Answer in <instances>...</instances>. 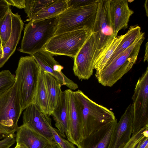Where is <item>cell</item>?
I'll list each match as a JSON object with an SVG mask.
<instances>
[{
  "label": "cell",
  "mask_w": 148,
  "mask_h": 148,
  "mask_svg": "<svg viewBox=\"0 0 148 148\" xmlns=\"http://www.w3.org/2000/svg\"><path fill=\"white\" fill-rule=\"evenodd\" d=\"M15 82V76L9 70L0 72V96L10 89Z\"/></svg>",
  "instance_id": "cell-27"
},
{
  "label": "cell",
  "mask_w": 148,
  "mask_h": 148,
  "mask_svg": "<svg viewBox=\"0 0 148 148\" xmlns=\"http://www.w3.org/2000/svg\"><path fill=\"white\" fill-rule=\"evenodd\" d=\"M54 0H25V11L29 19Z\"/></svg>",
  "instance_id": "cell-26"
},
{
  "label": "cell",
  "mask_w": 148,
  "mask_h": 148,
  "mask_svg": "<svg viewBox=\"0 0 148 148\" xmlns=\"http://www.w3.org/2000/svg\"><path fill=\"white\" fill-rule=\"evenodd\" d=\"M110 11L114 35L116 38L119 31L127 27L134 11L129 8L127 1L125 0H110Z\"/></svg>",
  "instance_id": "cell-15"
},
{
  "label": "cell",
  "mask_w": 148,
  "mask_h": 148,
  "mask_svg": "<svg viewBox=\"0 0 148 148\" xmlns=\"http://www.w3.org/2000/svg\"><path fill=\"white\" fill-rule=\"evenodd\" d=\"M133 117L132 135L148 126V67L138 79L132 97Z\"/></svg>",
  "instance_id": "cell-9"
},
{
  "label": "cell",
  "mask_w": 148,
  "mask_h": 148,
  "mask_svg": "<svg viewBox=\"0 0 148 148\" xmlns=\"http://www.w3.org/2000/svg\"><path fill=\"white\" fill-rule=\"evenodd\" d=\"M3 50L2 46L0 44V59L2 58L3 56Z\"/></svg>",
  "instance_id": "cell-37"
},
{
  "label": "cell",
  "mask_w": 148,
  "mask_h": 148,
  "mask_svg": "<svg viewBox=\"0 0 148 148\" xmlns=\"http://www.w3.org/2000/svg\"><path fill=\"white\" fill-rule=\"evenodd\" d=\"M110 0H97L96 17L92 33L96 46L95 60L102 49L115 38L110 11Z\"/></svg>",
  "instance_id": "cell-8"
},
{
  "label": "cell",
  "mask_w": 148,
  "mask_h": 148,
  "mask_svg": "<svg viewBox=\"0 0 148 148\" xmlns=\"http://www.w3.org/2000/svg\"><path fill=\"white\" fill-rule=\"evenodd\" d=\"M40 70V67L32 56L20 58L15 77L22 111L33 103Z\"/></svg>",
  "instance_id": "cell-3"
},
{
  "label": "cell",
  "mask_w": 148,
  "mask_h": 148,
  "mask_svg": "<svg viewBox=\"0 0 148 148\" xmlns=\"http://www.w3.org/2000/svg\"><path fill=\"white\" fill-rule=\"evenodd\" d=\"M148 0H146L144 3V7L145 9L146 15L147 16H148Z\"/></svg>",
  "instance_id": "cell-36"
},
{
  "label": "cell",
  "mask_w": 148,
  "mask_h": 148,
  "mask_svg": "<svg viewBox=\"0 0 148 148\" xmlns=\"http://www.w3.org/2000/svg\"><path fill=\"white\" fill-rule=\"evenodd\" d=\"M96 49L92 33L74 58V74L79 80L88 79L92 75Z\"/></svg>",
  "instance_id": "cell-10"
},
{
  "label": "cell",
  "mask_w": 148,
  "mask_h": 148,
  "mask_svg": "<svg viewBox=\"0 0 148 148\" xmlns=\"http://www.w3.org/2000/svg\"><path fill=\"white\" fill-rule=\"evenodd\" d=\"M12 27L10 37L5 45L3 47V56L0 59V68L2 67L14 52L21 37L24 23L20 16L12 13Z\"/></svg>",
  "instance_id": "cell-18"
},
{
  "label": "cell",
  "mask_w": 148,
  "mask_h": 148,
  "mask_svg": "<svg viewBox=\"0 0 148 148\" xmlns=\"http://www.w3.org/2000/svg\"><path fill=\"white\" fill-rule=\"evenodd\" d=\"M23 124L40 134L53 143H55L51 130V119L42 112L35 103L28 106L23 112Z\"/></svg>",
  "instance_id": "cell-11"
},
{
  "label": "cell",
  "mask_w": 148,
  "mask_h": 148,
  "mask_svg": "<svg viewBox=\"0 0 148 148\" xmlns=\"http://www.w3.org/2000/svg\"><path fill=\"white\" fill-rule=\"evenodd\" d=\"M91 34L90 31L82 30L55 35L44 49L53 55H64L74 58Z\"/></svg>",
  "instance_id": "cell-7"
},
{
  "label": "cell",
  "mask_w": 148,
  "mask_h": 148,
  "mask_svg": "<svg viewBox=\"0 0 148 148\" xmlns=\"http://www.w3.org/2000/svg\"><path fill=\"white\" fill-rule=\"evenodd\" d=\"M138 148H148V136L143 139Z\"/></svg>",
  "instance_id": "cell-34"
},
{
  "label": "cell",
  "mask_w": 148,
  "mask_h": 148,
  "mask_svg": "<svg viewBox=\"0 0 148 148\" xmlns=\"http://www.w3.org/2000/svg\"><path fill=\"white\" fill-rule=\"evenodd\" d=\"M52 148H60L59 146L56 143H54L52 146Z\"/></svg>",
  "instance_id": "cell-39"
},
{
  "label": "cell",
  "mask_w": 148,
  "mask_h": 148,
  "mask_svg": "<svg viewBox=\"0 0 148 148\" xmlns=\"http://www.w3.org/2000/svg\"><path fill=\"white\" fill-rule=\"evenodd\" d=\"M14 148H27L24 145L22 144H16V146Z\"/></svg>",
  "instance_id": "cell-38"
},
{
  "label": "cell",
  "mask_w": 148,
  "mask_h": 148,
  "mask_svg": "<svg viewBox=\"0 0 148 148\" xmlns=\"http://www.w3.org/2000/svg\"><path fill=\"white\" fill-rule=\"evenodd\" d=\"M148 42L145 44V49L143 61L144 62L148 61Z\"/></svg>",
  "instance_id": "cell-35"
},
{
  "label": "cell",
  "mask_w": 148,
  "mask_h": 148,
  "mask_svg": "<svg viewBox=\"0 0 148 148\" xmlns=\"http://www.w3.org/2000/svg\"><path fill=\"white\" fill-rule=\"evenodd\" d=\"M12 12L10 7L0 19V37L3 47L9 39L11 33Z\"/></svg>",
  "instance_id": "cell-25"
},
{
  "label": "cell",
  "mask_w": 148,
  "mask_h": 148,
  "mask_svg": "<svg viewBox=\"0 0 148 148\" xmlns=\"http://www.w3.org/2000/svg\"><path fill=\"white\" fill-rule=\"evenodd\" d=\"M97 0L90 4L77 8H69L58 16L55 35L84 30L92 32L97 9Z\"/></svg>",
  "instance_id": "cell-5"
},
{
  "label": "cell",
  "mask_w": 148,
  "mask_h": 148,
  "mask_svg": "<svg viewBox=\"0 0 148 148\" xmlns=\"http://www.w3.org/2000/svg\"><path fill=\"white\" fill-rule=\"evenodd\" d=\"M142 32L141 28L139 26H131L107 63L112 60L132 45Z\"/></svg>",
  "instance_id": "cell-23"
},
{
  "label": "cell",
  "mask_w": 148,
  "mask_h": 148,
  "mask_svg": "<svg viewBox=\"0 0 148 148\" xmlns=\"http://www.w3.org/2000/svg\"><path fill=\"white\" fill-rule=\"evenodd\" d=\"M40 68L44 72L54 77L61 86H65L71 90L78 87L77 84L66 76L62 71L64 67L55 60L53 56L44 49L31 55Z\"/></svg>",
  "instance_id": "cell-12"
},
{
  "label": "cell",
  "mask_w": 148,
  "mask_h": 148,
  "mask_svg": "<svg viewBox=\"0 0 148 148\" xmlns=\"http://www.w3.org/2000/svg\"><path fill=\"white\" fill-rule=\"evenodd\" d=\"M69 117L68 140L77 145L82 140V120L81 112L73 93L69 89L65 90Z\"/></svg>",
  "instance_id": "cell-13"
},
{
  "label": "cell",
  "mask_w": 148,
  "mask_h": 148,
  "mask_svg": "<svg viewBox=\"0 0 148 148\" xmlns=\"http://www.w3.org/2000/svg\"><path fill=\"white\" fill-rule=\"evenodd\" d=\"M124 35L125 34L116 37L102 49L95 61L94 69L96 71L101 70L103 67Z\"/></svg>",
  "instance_id": "cell-24"
},
{
  "label": "cell",
  "mask_w": 148,
  "mask_h": 148,
  "mask_svg": "<svg viewBox=\"0 0 148 148\" xmlns=\"http://www.w3.org/2000/svg\"><path fill=\"white\" fill-rule=\"evenodd\" d=\"M55 122V125L63 138L67 137L69 130V117L66 94L63 92L60 103L51 114Z\"/></svg>",
  "instance_id": "cell-19"
},
{
  "label": "cell",
  "mask_w": 148,
  "mask_h": 148,
  "mask_svg": "<svg viewBox=\"0 0 148 148\" xmlns=\"http://www.w3.org/2000/svg\"><path fill=\"white\" fill-rule=\"evenodd\" d=\"M58 23V16L29 21L24 28L19 51L31 55L43 49L55 35Z\"/></svg>",
  "instance_id": "cell-4"
},
{
  "label": "cell",
  "mask_w": 148,
  "mask_h": 148,
  "mask_svg": "<svg viewBox=\"0 0 148 148\" xmlns=\"http://www.w3.org/2000/svg\"><path fill=\"white\" fill-rule=\"evenodd\" d=\"M133 104H130L117 122L108 148H121L130 140L132 132Z\"/></svg>",
  "instance_id": "cell-14"
},
{
  "label": "cell",
  "mask_w": 148,
  "mask_h": 148,
  "mask_svg": "<svg viewBox=\"0 0 148 148\" xmlns=\"http://www.w3.org/2000/svg\"><path fill=\"white\" fill-rule=\"evenodd\" d=\"M15 135H10L0 141V148H9L16 142Z\"/></svg>",
  "instance_id": "cell-31"
},
{
  "label": "cell",
  "mask_w": 148,
  "mask_h": 148,
  "mask_svg": "<svg viewBox=\"0 0 148 148\" xmlns=\"http://www.w3.org/2000/svg\"><path fill=\"white\" fill-rule=\"evenodd\" d=\"M43 76L53 112L60 103L63 95L62 86L54 77L48 73L43 71Z\"/></svg>",
  "instance_id": "cell-20"
},
{
  "label": "cell",
  "mask_w": 148,
  "mask_h": 148,
  "mask_svg": "<svg viewBox=\"0 0 148 148\" xmlns=\"http://www.w3.org/2000/svg\"><path fill=\"white\" fill-rule=\"evenodd\" d=\"M97 0H67L68 8H74L82 7L90 4Z\"/></svg>",
  "instance_id": "cell-30"
},
{
  "label": "cell",
  "mask_w": 148,
  "mask_h": 148,
  "mask_svg": "<svg viewBox=\"0 0 148 148\" xmlns=\"http://www.w3.org/2000/svg\"><path fill=\"white\" fill-rule=\"evenodd\" d=\"M50 128L55 143L60 148H76L73 144L62 136L58 130L53 127L52 126L50 127Z\"/></svg>",
  "instance_id": "cell-29"
},
{
  "label": "cell",
  "mask_w": 148,
  "mask_h": 148,
  "mask_svg": "<svg viewBox=\"0 0 148 148\" xmlns=\"http://www.w3.org/2000/svg\"><path fill=\"white\" fill-rule=\"evenodd\" d=\"M33 103L36 104L45 114L49 116L51 115L52 111L44 79L43 71L40 68Z\"/></svg>",
  "instance_id": "cell-21"
},
{
  "label": "cell",
  "mask_w": 148,
  "mask_h": 148,
  "mask_svg": "<svg viewBox=\"0 0 148 148\" xmlns=\"http://www.w3.org/2000/svg\"><path fill=\"white\" fill-rule=\"evenodd\" d=\"M16 136V144L27 148H52L54 143L23 124L18 127Z\"/></svg>",
  "instance_id": "cell-17"
},
{
  "label": "cell",
  "mask_w": 148,
  "mask_h": 148,
  "mask_svg": "<svg viewBox=\"0 0 148 148\" xmlns=\"http://www.w3.org/2000/svg\"><path fill=\"white\" fill-rule=\"evenodd\" d=\"M117 123L116 120L108 124L84 138L76 146L78 148H108Z\"/></svg>",
  "instance_id": "cell-16"
},
{
  "label": "cell",
  "mask_w": 148,
  "mask_h": 148,
  "mask_svg": "<svg viewBox=\"0 0 148 148\" xmlns=\"http://www.w3.org/2000/svg\"><path fill=\"white\" fill-rule=\"evenodd\" d=\"M10 6L5 0H0V19L5 15Z\"/></svg>",
  "instance_id": "cell-33"
},
{
  "label": "cell",
  "mask_w": 148,
  "mask_h": 148,
  "mask_svg": "<svg viewBox=\"0 0 148 148\" xmlns=\"http://www.w3.org/2000/svg\"><path fill=\"white\" fill-rule=\"evenodd\" d=\"M145 39L142 32L134 42L111 61L107 63L95 76L98 82L105 86H112L136 63L141 45Z\"/></svg>",
  "instance_id": "cell-1"
},
{
  "label": "cell",
  "mask_w": 148,
  "mask_h": 148,
  "mask_svg": "<svg viewBox=\"0 0 148 148\" xmlns=\"http://www.w3.org/2000/svg\"><path fill=\"white\" fill-rule=\"evenodd\" d=\"M0 44L2 45V42H1V41L0 37Z\"/></svg>",
  "instance_id": "cell-40"
},
{
  "label": "cell",
  "mask_w": 148,
  "mask_h": 148,
  "mask_svg": "<svg viewBox=\"0 0 148 148\" xmlns=\"http://www.w3.org/2000/svg\"><path fill=\"white\" fill-rule=\"evenodd\" d=\"M148 126L141 129L132 135L130 140L121 148H138L143 139L148 136Z\"/></svg>",
  "instance_id": "cell-28"
},
{
  "label": "cell",
  "mask_w": 148,
  "mask_h": 148,
  "mask_svg": "<svg viewBox=\"0 0 148 148\" xmlns=\"http://www.w3.org/2000/svg\"><path fill=\"white\" fill-rule=\"evenodd\" d=\"M82 120V140L117 120L113 112L89 98L81 90L73 91Z\"/></svg>",
  "instance_id": "cell-2"
},
{
  "label": "cell",
  "mask_w": 148,
  "mask_h": 148,
  "mask_svg": "<svg viewBox=\"0 0 148 148\" xmlns=\"http://www.w3.org/2000/svg\"><path fill=\"white\" fill-rule=\"evenodd\" d=\"M15 82L8 90L0 96V136L5 138L14 134L22 112Z\"/></svg>",
  "instance_id": "cell-6"
},
{
  "label": "cell",
  "mask_w": 148,
  "mask_h": 148,
  "mask_svg": "<svg viewBox=\"0 0 148 148\" xmlns=\"http://www.w3.org/2000/svg\"><path fill=\"white\" fill-rule=\"evenodd\" d=\"M68 8L67 0H55L27 21L44 20L58 16Z\"/></svg>",
  "instance_id": "cell-22"
},
{
  "label": "cell",
  "mask_w": 148,
  "mask_h": 148,
  "mask_svg": "<svg viewBox=\"0 0 148 148\" xmlns=\"http://www.w3.org/2000/svg\"><path fill=\"white\" fill-rule=\"evenodd\" d=\"M10 6L12 5L19 9H24L25 7V0H5Z\"/></svg>",
  "instance_id": "cell-32"
}]
</instances>
